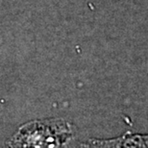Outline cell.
<instances>
[{
    "label": "cell",
    "mask_w": 148,
    "mask_h": 148,
    "mask_svg": "<svg viewBox=\"0 0 148 148\" xmlns=\"http://www.w3.org/2000/svg\"><path fill=\"white\" fill-rule=\"evenodd\" d=\"M75 126L60 117L28 121L6 143L10 148H79Z\"/></svg>",
    "instance_id": "1"
},
{
    "label": "cell",
    "mask_w": 148,
    "mask_h": 148,
    "mask_svg": "<svg viewBox=\"0 0 148 148\" xmlns=\"http://www.w3.org/2000/svg\"><path fill=\"white\" fill-rule=\"evenodd\" d=\"M79 148H122L121 136L112 138H90L81 141Z\"/></svg>",
    "instance_id": "2"
},
{
    "label": "cell",
    "mask_w": 148,
    "mask_h": 148,
    "mask_svg": "<svg viewBox=\"0 0 148 148\" xmlns=\"http://www.w3.org/2000/svg\"><path fill=\"white\" fill-rule=\"evenodd\" d=\"M122 148H148L147 135L127 132L121 136Z\"/></svg>",
    "instance_id": "3"
},
{
    "label": "cell",
    "mask_w": 148,
    "mask_h": 148,
    "mask_svg": "<svg viewBox=\"0 0 148 148\" xmlns=\"http://www.w3.org/2000/svg\"><path fill=\"white\" fill-rule=\"evenodd\" d=\"M3 148H10V147H9V146L7 145V144H6V145H5L4 147H3Z\"/></svg>",
    "instance_id": "4"
}]
</instances>
